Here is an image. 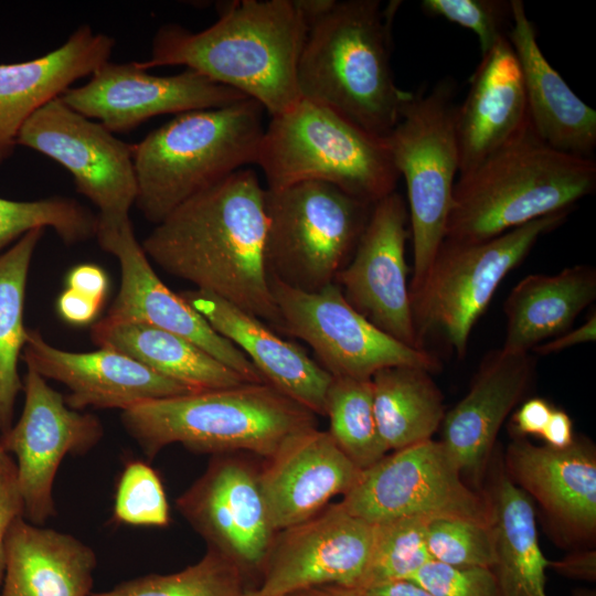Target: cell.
<instances>
[{"label": "cell", "mask_w": 596, "mask_h": 596, "mask_svg": "<svg viewBox=\"0 0 596 596\" xmlns=\"http://www.w3.org/2000/svg\"><path fill=\"white\" fill-rule=\"evenodd\" d=\"M265 188L243 168L188 199L142 241L169 275L215 295L280 331L265 266Z\"/></svg>", "instance_id": "6da1fadb"}, {"label": "cell", "mask_w": 596, "mask_h": 596, "mask_svg": "<svg viewBox=\"0 0 596 596\" xmlns=\"http://www.w3.org/2000/svg\"><path fill=\"white\" fill-rule=\"evenodd\" d=\"M308 24L296 0H242L219 7V19L193 32L161 26L137 67L182 65L259 103L270 117L300 99L297 66Z\"/></svg>", "instance_id": "7a4b0ae2"}, {"label": "cell", "mask_w": 596, "mask_h": 596, "mask_svg": "<svg viewBox=\"0 0 596 596\" xmlns=\"http://www.w3.org/2000/svg\"><path fill=\"white\" fill-rule=\"evenodd\" d=\"M400 1L333 0L308 24L297 66L302 99L321 105L385 139L413 92L391 64L392 23Z\"/></svg>", "instance_id": "3957f363"}, {"label": "cell", "mask_w": 596, "mask_h": 596, "mask_svg": "<svg viewBox=\"0 0 596 596\" xmlns=\"http://www.w3.org/2000/svg\"><path fill=\"white\" fill-rule=\"evenodd\" d=\"M595 189V159L554 149L528 117L509 140L459 174L445 241L489 240L540 217L568 212Z\"/></svg>", "instance_id": "277c9868"}, {"label": "cell", "mask_w": 596, "mask_h": 596, "mask_svg": "<svg viewBox=\"0 0 596 596\" xmlns=\"http://www.w3.org/2000/svg\"><path fill=\"white\" fill-rule=\"evenodd\" d=\"M120 422L149 460L171 444L268 458L292 435L317 427V415L268 383H244L141 402L121 411Z\"/></svg>", "instance_id": "5b68a950"}, {"label": "cell", "mask_w": 596, "mask_h": 596, "mask_svg": "<svg viewBox=\"0 0 596 596\" xmlns=\"http://www.w3.org/2000/svg\"><path fill=\"white\" fill-rule=\"evenodd\" d=\"M264 111L246 98L182 113L132 145L135 205L143 217L157 225L188 199L256 164Z\"/></svg>", "instance_id": "8992f818"}, {"label": "cell", "mask_w": 596, "mask_h": 596, "mask_svg": "<svg viewBox=\"0 0 596 596\" xmlns=\"http://www.w3.org/2000/svg\"><path fill=\"white\" fill-rule=\"evenodd\" d=\"M256 166L267 189L320 181L372 204L396 191L400 179L385 139L302 98L270 117Z\"/></svg>", "instance_id": "52a82bcc"}, {"label": "cell", "mask_w": 596, "mask_h": 596, "mask_svg": "<svg viewBox=\"0 0 596 596\" xmlns=\"http://www.w3.org/2000/svg\"><path fill=\"white\" fill-rule=\"evenodd\" d=\"M373 205L320 181L265 188L269 279L307 292L333 284L351 259Z\"/></svg>", "instance_id": "ba28073f"}, {"label": "cell", "mask_w": 596, "mask_h": 596, "mask_svg": "<svg viewBox=\"0 0 596 596\" xmlns=\"http://www.w3.org/2000/svg\"><path fill=\"white\" fill-rule=\"evenodd\" d=\"M455 83L447 77L430 89L412 93L398 123L385 138L393 163L407 189L413 243L409 291L425 277L445 240L456 174Z\"/></svg>", "instance_id": "9c48e42d"}, {"label": "cell", "mask_w": 596, "mask_h": 596, "mask_svg": "<svg viewBox=\"0 0 596 596\" xmlns=\"http://www.w3.org/2000/svg\"><path fill=\"white\" fill-rule=\"evenodd\" d=\"M568 212L540 217L486 241L441 243L411 307L418 343L438 333L458 359L467 353L471 330L500 283L530 254L536 242L558 227Z\"/></svg>", "instance_id": "30bf717a"}, {"label": "cell", "mask_w": 596, "mask_h": 596, "mask_svg": "<svg viewBox=\"0 0 596 596\" xmlns=\"http://www.w3.org/2000/svg\"><path fill=\"white\" fill-rule=\"evenodd\" d=\"M342 505L376 524L401 518H457L491 523V505L472 491L440 440L385 455L363 469Z\"/></svg>", "instance_id": "8fae6325"}, {"label": "cell", "mask_w": 596, "mask_h": 596, "mask_svg": "<svg viewBox=\"0 0 596 596\" xmlns=\"http://www.w3.org/2000/svg\"><path fill=\"white\" fill-rule=\"evenodd\" d=\"M280 331L305 341L332 377L371 380L379 370L414 365L429 372L437 359L408 347L371 323L344 298L337 284L307 292L269 279Z\"/></svg>", "instance_id": "7c38bea8"}, {"label": "cell", "mask_w": 596, "mask_h": 596, "mask_svg": "<svg viewBox=\"0 0 596 596\" xmlns=\"http://www.w3.org/2000/svg\"><path fill=\"white\" fill-rule=\"evenodd\" d=\"M17 142L64 167L76 191L98 209V222L130 219L137 198L132 145L71 108L61 96L33 113Z\"/></svg>", "instance_id": "4fadbf2b"}, {"label": "cell", "mask_w": 596, "mask_h": 596, "mask_svg": "<svg viewBox=\"0 0 596 596\" xmlns=\"http://www.w3.org/2000/svg\"><path fill=\"white\" fill-rule=\"evenodd\" d=\"M20 418L0 436V446L15 458L23 518L43 525L55 515L53 485L65 456H82L103 438L100 419L67 406L65 397L44 377L28 369Z\"/></svg>", "instance_id": "5bb4252c"}, {"label": "cell", "mask_w": 596, "mask_h": 596, "mask_svg": "<svg viewBox=\"0 0 596 596\" xmlns=\"http://www.w3.org/2000/svg\"><path fill=\"white\" fill-rule=\"evenodd\" d=\"M375 525L329 503L304 522L276 532L264 562L258 589L288 596L320 585L362 589Z\"/></svg>", "instance_id": "9a60e30c"}, {"label": "cell", "mask_w": 596, "mask_h": 596, "mask_svg": "<svg viewBox=\"0 0 596 596\" xmlns=\"http://www.w3.org/2000/svg\"><path fill=\"white\" fill-rule=\"evenodd\" d=\"M61 98L117 134L131 131L155 116L220 108L248 97L189 68L158 76L140 70L135 62L107 61L87 83L70 87Z\"/></svg>", "instance_id": "2e32d148"}, {"label": "cell", "mask_w": 596, "mask_h": 596, "mask_svg": "<svg viewBox=\"0 0 596 596\" xmlns=\"http://www.w3.org/2000/svg\"><path fill=\"white\" fill-rule=\"evenodd\" d=\"M180 514L212 549L243 572L246 582L260 573L276 532L258 482L246 461L216 455L205 472L178 499Z\"/></svg>", "instance_id": "e0dca14e"}, {"label": "cell", "mask_w": 596, "mask_h": 596, "mask_svg": "<svg viewBox=\"0 0 596 596\" xmlns=\"http://www.w3.org/2000/svg\"><path fill=\"white\" fill-rule=\"evenodd\" d=\"M408 210L396 191L377 201L349 263L336 277L345 300L397 341L422 349L412 315L405 244Z\"/></svg>", "instance_id": "ac0fdd59"}, {"label": "cell", "mask_w": 596, "mask_h": 596, "mask_svg": "<svg viewBox=\"0 0 596 596\" xmlns=\"http://www.w3.org/2000/svg\"><path fill=\"white\" fill-rule=\"evenodd\" d=\"M97 242L120 267L118 294L106 318L138 321L181 336L215 356L249 383H267L252 362L219 334L180 294L173 292L153 270L138 243L131 220L97 222Z\"/></svg>", "instance_id": "d6986e66"}, {"label": "cell", "mask_w": 596, "mask_h": 596, "mask_svg": "<svg viewBox=\"0 0 596 596\" xmlns=\"http://www.w3.org/2000/svg\"><path fill=\"white\" fill-rule=\"evenodd\" d=\"M21 359L45 380L64 384L68 407L127 409L141 402L192 391L134 359L107 348L71 352L50 344L36 329L26 331Z\"/></svg>", "instance_id": "ffe728a7"}, {"label": "cell", "mask_w": 596, "mask_h": 596, "mask_svg": "<svg viewBox=\"0 0 596 596\" xmlns=\"http://www.w3.org/2000/svg\"><path fill=\"white\" fill-rule=\"evenodd\" d=\"M258 470V482L275 532L313 517L359 480V468L329 432L310 428L292 435Z\"/></svg>", "instance_id": "44dd1931"}, {"label": "cell", "mask_w": 596, "mask_h": 596, "mask_svg": "<svg viewBox=\"0 0 596 596\" xmlns=\"http://www.w3.org/2000/svg\"><path fill=\"white\" fill-rule=\"evenodd\" d=\"M534 373L530 353L492 350L482 359L467 394L448 412L440 443L461 475L478 479L498 433L529 389Z\"/></svg>", "instance_id": "7402d4cb"}, {"label": "cell", "mask_w": 596, "mask_h": 596, "mask_svg": "<svg viewBox=\"0 0 596 596\" xmlns=\"http://www.w3.org/2000/svg\"><path fill=\"white\" fill-rule=\"evenodd\" d=\"M179 294L268 384L317 416L324 415L332 376L300 345L281 339L264 321L215 295L199 289Z\"/></svg>", "instance_id": "603a6c76"}, {"label": "cell", "mask_w": 596, "mask_h": 596, "mask_svg": "<svg viewBox=\"0 0 596 596\" xmlns=\"http://www.w3.org/2000/svg\"><path fill=\"white\" fill-rule=\"evenodd\" d=\"M115 43L82 24L42 56L0 64V164L13 155L19 132L33 113L109 61Z\"/></svg>", "instance_id": "cb8c5ba5"}, {"label": "cell", "mask_w": 596, "mask_h": 596, "mask_svg": "<svg viewBox=\"0 0 596 596\" xmlns=\"http://www.w3.org/2000/svg\"><path fill=\"white\" fill-rule=\"evenodd\" d=\"M507 38L521 70L528 115L534 130L556 150L592 158L596 148V111L549 63L521 0H511V26Z\"/></svg>", "instance_id": "d4e9b609"}, {"label": "cell", "mask_w": 596, "mask_h": 596, "mask_svg": "<svg viewBox=\"0 0 596 596\" xmlns=\"http://www.w3.org/2000/svg\"><path fill=\"white\" fill-rule=\"evenodd\" d=\"M521 70L507 36L482 54L469 91L457 105L459 174L478 166L528 119Z\"/></svg>", "instance_id": "484cf974"}, {"label": "cell", "mask_w": 596, "mask_h": 596, "mask_svg": "<svg viewBox=\"0 0 596 596\" xmlns=\"http://www.w3.org/2000/svg\"><path fill=\"white\" fill-rule=\"evenodd\" d=\"M513 482L560 525L579 536L596 530V458L582 440L564 449L518 438L508 448Z\"/></svg>", "instance_id": "4316f807"}, {"label": "cell", "mask_w": 596, "mask_h": 596, "mask_svg": "<svg viewBox=\"0 0 596 596\" xmlns=\"http://www.w3.org/2000/svg\"><path fill=\"white\" fill-rule=\"evenodd\" d=\"M0 596H89L97 557L77 538L18 518L4 542Z\"/></svg>", "instance_id": "83f0119b"}, {"label": "cell", "mask_w": 596, "mask_h": 596, "mask_svg": "<svg viewBox=\"0 0 596 596\" xmlns=\"http://www.w3.org/2000/svg\"><path fill=\"white\" fill-rule=\"evenodd\" d=\"M596 299V269L574 265L555 275L532 274L508 295L502 350L530 353L539 344L568 331L578 315Z\"/></svg>", "instance_id": "f1b7e54d"}, {"label": "cell", "mask_w": 596, "mask_h": 596, "mask_svg": "<svg viewBox=\"0 0 596 596\" xmlns=\"http://www.w3.org/2000/svg\"><path fill=\"white\" fill-rule=\"evenodd\" d=\"M91 339L194 392L249 383L198 344L148 323L104 317L93 324Z\"/></svg>", "instance_id": "f546056e"}, {"label": "cell", "mask_w": 596, "mask_h": 596, "mask_svg": "<svg viewBox=\"0 0 596 596\" xmlns=\"http://www.w3.org/2000/svg\"><path fill=\"white\" fill-rule=\"evenodd\" d=\"M489 501L496 553L492 570L500 596H547L550 561L539 543L530 496L508 473H501Z\"/></svg>", "instance_id": "4dcf8cb0"}, {"label": "cell", "mask_w": 596, "mask_h": 596, "mask_svg": "<svg viewBox=\"0 0 596 596\" xmlns=\"http://www.w3.org/2000/svg\"><path fill=\"white\" fill-rule=\"evenodd\" d=\"M430 373L419 366L393 365L371 377L376 427L387 451L429 440L440 428L444 396Z\"/></svg>", "instance_id": "1f68e13d"}, {"label": "cell", "mask_w": 596, "mask_h": 596, "mask_svg": "<svg viewBox=\"0 0 596 596\" xmlns=\"http://www.w3.org/2000/svg\"><path fill=\"white\" fill-rule=\"evenodd\" d=\"M45 228H34L0 253V436L13 425L15 402L23 391L18 362L26 339L23 322L29 269Z\"/></svg>", "instance_id": "d6a6232c"}, {"label": "cell", "mask_w": 596, "mask_h": 596, "mask_svg": "<svg viewBox=\"0 0 596 596\" xmlns=\"http://www.w3.org/2000/svg\"><path fill=\"white\" fill-rule=\"evenodd\" d=\"M324 415L336 444L362 470L386 455L376 427L371 380L332 377Z\"/></svg>", "instance_id": "836d02e7"}, {"label": "cell", "mask_w": 596, "mask_h": 596, "mask_svg": "<svg viewBox=\"0 0 596 596\" xmlns=\"http://www.w3.org/2000/svg\"><path fill=\"white\" fill-rule=\"evenodd\" d=\"M248 589L240 567L207 549L196 563L170 574H148L89 596H242Z\"/></svg>", "instance_id": "e575fe53"}, {"label": "cell", "mask_w": 596, "mask_h": 596, "mask_svg": "<svg viewBox=\"0 0 596 596\" xmlns=\"http://www.w3.org/2000/svg\"><path fill=\"white\" fill-rule=\"evenodd\" d=\"M46 227L65 245H76L96 237L97 215L66 196L32 201L0 198V251L30 231Z\"/></svg>", "instance_id": "d590c367"}, {"label": "cell", "mask_w": 596, "mask_h": 596, "mask_svg": "<svg viewBox=\"0 0 596 596\" xmlns=\"http://www.w3.org/2000/svg\"><path fill=\"white\" fill-rule=\"evenodd\" d=\"M430 520L401 518L376 523L362 589L408 579L430 561L426 545Z\"/></svg>", "instance_id": "8d00e7d4"}, {"label": "cell", "mask_w": 596, "mask_h": 596, "mask_svg": "<svg viewBox=\"0 0 596 596\" xmlns=\"http://www.w3.org/2000/svg\"><path fill=\"white\" fill-rule=\"evenodd\" d=\"M430 560L458 567H489L496 562L491 523L444 518L427 524Z\"/></svg>", "instance_id": "74e56055"}, {"label": "cell", "mask_w": 596, "mask_h": 596, "mask_svg": "<svg viewBox=\"0 0 596 596\" xmlns=\"http://www.w3.org/2000/svg\"><path fill=\"white\" fill-rule=\"evenodd\" d=\"M113 519L137 526H167L169 504L163 485L153 468L141 460H129L120 473Z\"/></svg>", "instance_id": "f35d334b"}, {"label": "cell", "mask_w": 596, "mask_h": 596, "mask_svg": "<svg viewBox=\"0 0 596 596\" xmlns=\"http://www.w3.org/2000/svg\"><path fill=\"white\" fill-rule=\"evenodd\" d=\"M421 7L426 14L472 31L481 55L507 36L505 24L511 21V0H423Z\"/></svg>", "instance_id": "ab89813d"}, {"label": "cell", "mask_w": 596, "mask_h": 596, "mask_svg": "<svg viewBox=\"0 0 596 596\" xmlns=\"http://www.w3.org/2000/svg\"><path fill=\"white\" fill-rule=\"evenodd\" d=\"M408 581L434 596H500L489 567H458L430 560Z\"/></svg>", "instance_id": "60d3db41"}, {"label": "cell", "mask_w": 596, "mask_h": 596, "mask_svg": "<svg viewBox=\"0 0 596 596\" xmlns=\"http://www.w3.org/2000/svg\"><path fill=\"white\" fill-rule=\"evenodd\" d=\"M23 501L17 478L0 475V586L6 565L4 542L13 522L23 517Z\"/></svg>", "instance_id": "b9f144b4"}, {"label": "cell", "mask_w": 596, "mask_h": 596, "mask_svg": "<svg viewBox=\"0 0 596 596\" xmlns=\"http://www.w3.org/2000/svg\"><path fill=\"white\" fill-rule=\"evenodd\" d=\"M66 288L75 290L99 305H104L108 290V277L103 268L95 264H81L66 275Z\"/></svg>", "instance_id": "7bdbcfd3"}, {"label": "cell", "mask_w": 596, "mask_h": 596, "mask_svg": "<svg viewBox=\"0 0 596 596\" xmlns=\"http://www.w3.org/2000/svg\"><path fill=\"white\" fill-rule=\"evenodd\" d=\"M102 307L95 300L70 288H65L56 301L60 317L74 326H85L93 322Z\"/></svg>", "instance_id": "ee69618b"}, {"label": "cell", "mask_w": 596, "mask_h": 596, "mask_svg": "<svg viewBox=\"0 0 596 596\" xmlns=\"http://www.w3.org/2000/svg\"><path fill=\"white\" fill-rule=\"evenodd\" d=\"M552 411L553 407L543 398L528 400L512 416L514 432L519 436H541Z\"/></svg>", "instance_id": "f6af8a7d"}, {"label": "cell", "mask_w": 596, "mask_h": 596, "mask_svg": "<svg viewBox=\"0 0 596 596\" xmlns=\"http://www.w3.org/2000/svg\"><path fill=\"white\" fill-rule=\"evenodd\" d=\"M596 339V313L594 312L588 319L575 329H570L565 333L547 340L533 349L541 355H547L564 351L567 348L593 342Z\"/></svg>", "instance_id": "bcb514c9"}, {"label": "cell", "mask_w": 596, "mask_h": 596, "mask_svg": "<svg viewBox=\"0 0 596 596\" xmlns=\"http://www.w3.org/2000/svg\"><path fill=\"white\" fill-rule=\"evenodd\" d=\"M549 567L570 578L594 582L596 579V552L582 551L560 561H550Z\"/></svg>", "instance_id": "7dc6e473"}, {"label": "cell", "mask_w": 596, "mask_h": 596, "mask_svg": "<svg viewBox=\"0 0 596 596\" xmlns=\"http://www.w3.org/2000/svg\"><path fill=\"white\" fill-rule=\"evenodd\" d=\"M545 445L555 449H564L574 443L573 422L568 414L553 408L541 434Z\"/></svg>", "instance_id": "c3c4849f"}, {"label": "cell", "mask_w": 596, "mask_h": 596, "mask_svg": "<svg viewBox=\"0 0 596 596\" xmlns=\"http://www.w3.org/2000/svg\"><path fill=\"white\" fill-rule=\"evenodd\" d=\"M364 596H434L416 583L403 579L363 589Z\"/></svg>", "instance_id": "681fc988"}, {"label": "cell", "mask_w": 596, "mask_h": 596, "mask_svg": "<svg viewBox=\"0 0 596 596\" xmlns=\"http://www.w3.org/2000/svg\"><path fill=\"white\" fill-rule=\"evenodd\" d=\"M288 596H364L363 589L342 585H320L300 589Z\"/></svg>", "instance_id": "f907efd6"}, {"label": "cell", "mask_w": 596, "mask_h": 596, "mask_svg": "<svg viewBox=\"0 0 596 596\" xmlns=\"http://www.w3.org/2000/svg\"><path fill=\"white\" fill-rule=\"evenodd\" d=\"M0 475L17 478L15 462L0 446Z\"/></svg>", "instance_id": "816d5d0a"}, {"label": "cell", "mask_w": 596, "mask_h": 596, "mask_svg": "<svg viewBox=\"0 0 596 596\" xmlns=\"http://www.w3.org/2000/svg\"><path fill=\"white\" fill-rule=\"evenodd\" d=\"M573 596H596L594 589L578 588L573 592Z\"/></svg>", "instance_id": "f5cc1de1"}, {"label": "cell", "mask_w": 596, "mask_h": 596, "mask_svg": "<svg viewBox=\"0 0 596 596\" xmlns=\"http://www.w3.org/2000/svg\"><path fill=\"white\" fill-rule=\"evenodd\" d=\"M242 596H267L264 595L258 588L246 589Z\"/></svg>", "instance_id": "db71d44e"}]
</instances>
